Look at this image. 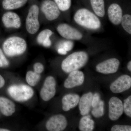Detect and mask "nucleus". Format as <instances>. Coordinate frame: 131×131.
<instances>
[{
  "instance_id": "4",
  "label": "nucleus",
  "mask_w": 131,
  "mask_h": 131,
  "mask_svg": "<svg viewBox=\"0 0 131 131\" xmlns=\"http://www.w3.org/2000/svg\"><path fill=\"white\" fill-rule=\"evenodd\" d=\"M2 48L5 55L10 57H13L24 54L27 49V43L23 38L13 36L4 41Z\"/></svg>"
},
{
  "instance_id": "19",
  "label": "nucleus",
  "mask_w": 131,
  "mask_h": 131,
  "mask_svg": "<svg viewBox=\"0 0 131 131\" xmlns=\"http://www.w3.org/2000/svg\"><path fill=\"white\" fill-rule=\"evenodd\" d=\"M80 96L77 94L66 95L62 99V108L64 112H68L77 106L79 103Z\"/></svg>"
},
{
  "instance_id": "33",
  "label": "nucleus",
  "mask_w": 131,
  "mask_h": 131,
  "mask_svg": "<svg viewBox=\"0 0 131 131\" xmlns=\"http://www.w3.org/2000/svg\"><path fill=\"white\" fill-rule=\"evenodd\" d=\"M57 52L59 54L62 55H66L67 53V52L62 48H58L57 49Z\"/></svg>"
},
{
  "instance_id": "36",
  "label": "nucleus",
  "mask_w": 131,
  "mask_h": 131,
  "mask_svg": "<svg viewBox=\"0 0 131 131\" xmlns=\"http://www.w3.org/2000/svg\"><path fill=\"white\" fill-rule=\"evenodd\" d=\"M10 130L6 128H0V131H9Z\"/></svg>"
},
{
  "instance_id": "34",
  "label": "nucleus",
  "mask_w": 131,
  "mask_h": 131,
  "mask_svg": "<svg viewBox=\"0 0 131 131\" xmlns=\"http://www.w3.org/2000/svg\"><path fill=\"white\" fill-rule=\"evenodd\" d=\"M5 81L4 78L0 74V89L2 88L5 86Z\"/></svg>"
},
{
  "instance_id": "15",
  "label": "nucleus",
  "mask_w": 131,
  "mask_h": 131,
  "mask_svg": "<svg viewBox=\"0 0 131 131\" xmlns=\"http://www.w3.org/2000/svg\"><path fill=\"white\" fill-rule=\"evenodd\" d=\"M2 20L6 28L19 29L21 27V22L20 17L14 12H6L3 15Z\"/></svg>"
},
{
  "instance_id": "17",
  "label": "nucleus",
  "mask_w": 131,
  "mask_h": 131,
  "mask_svg": "<svg viewBox=\"0 0 131 131\" xmlns=\"http://www.w3.org/2000/svg\"><path fill=\"white\" fill-rule=\"evenodd\" d=\"M93 95L91 92H89L84 94L80 98L78 104L80 114L81 115H87L90 112L92 107L91 103Z\"/></svg>"
},
{
  "instance_id": "35",
  "label": "nucleus",
  "mask_w": 131,
  "mask_h": 131,
  "mask_svg": "<svg viewBox=\"0 0 131 131\" xmlns=\"http://www.w3.org/2000/svg\"><path fill=\"white\" fill-rule=\"evenodd\" d=\"M127 68L128 70L130 71H131V61H129L127 64Z\"/></svg>"
},
{
  "instance_id": "32",
  "label": "nucleus",
  "mask_w": 131,
  "mask_h": 131,
  "mask_svg": "<svg viewBox=\"0 0 131 131\" xmlns=\"http://www.w3.org/2000/svg\"><path fill=\"white\" fill-rule=\"evenodd\" d=\"M100 101V94L96 93L93 95L91 103V106L92 107L94 108L96 107Z\"/></svg>"
},
{
  "instance_id": "28",
  "label": "nucleus",
  "mask_w": 131,
  "mask_h": 131,
  "mask_svg": "<svg viewBox=\"0 0 131 131\" xmlns=\"http://www.w3.org/2000/svg\"><path fill=\"white\" fill-rule=\"evenodd\" d=\"M123 104L124 112L126 115L131 117V96L130 95L125 100Z\"/></svg>"
},
{
  "instance_id": "9",
  "label": "nucleus",
  "mask_w": 131,
  "mask_h": 131,
  "mask_svg": "<svg viewBox=\"0 0 131 131\" xmlns=\"http://www.w3.org/2000/svg\"><path fill=\"white\" fill-rule=\"evenodd\" d=\"M124 10L119 3L114 2L110 4L106 9V15L108 20L114 25H120Z\"/></svg>"
},
{
  "instance_id": "24",
  "label": "nucleus",
  "mask_w": 131,
  "mask_h": 131,
  "mask_svg": "<svg viewBox=\"0 0 131 131\" xmlns=\"http://www.w3.org/2000/svg\"><path fill=\"white\" fill-rule=\"evenodd\" d=\"M41 78V74L32 71H29L26 74V79L28 85L34 87L37 85Z\"/></svg>"
},
{
  "instance_id": "29",
  "label": "nucleus",
  "mask_w": 131,
  "mask_h": 131,
  "mask_svg": "<svg viewBox=\"0 0 131 131\" xmlns=\"http://www.w3.org/2000/svg\"><path fill=\"white\" fill-rule=\"evenodd\" d=\"M111 131H131V126H130L126 125H115L111 128Z\"/></svg>"
},
{
  "instance_id": "27",
  "label": "nucleus",
  "mask_w": 131,
  "mask_h": 131,
  "mask_svg": "<svg viewBox=\"0 0 131 131\" xmlns=\"http://www.w3.org/2000/svg\"><path fill=\"white\" fill-rule=\"evenodd\" d=\"M74 46V41L68 39H64L59 42L58 48H63L66 51L69 52L73 49Z\"/></svg>"
},
{
  "instance_id": "21",
  "label": "nucleus",
  "mask_w": 131,
  "mask_h": 131,
  "mask_svg": "<svg viewBox=\"0 0 131 131\" xmlns=\"http://www.w3.org/2000/svg\"><path fill=\"white\" fill-rule=\"evenodd\" d=\"M27 2L28 0H3L2 7L6 10H15L23 7Z\"/></svg>"
},
{
  "instance_id": "10",
  "label": "nucleus",
  "mask_w": 131,
  "mask_h": 131,
  "mask_svg": "<svg viewBox=\"0 0 131 131\" xmlns=\"http://www.w3.org/2000/svg\"><path fill=\"white\" fill-rule=\"evenodd\" d=\"M120 64L118 59L112 58L98 63L96 66V70L97 72L105 74H113L117 72Z\"/></svg>"
},
{
  "instance_id": "11",
  "label": "nucleus",
  "mask_w": 131,
  "mask_h": 131,
  "mask_svg": "<svg viewBox=\"0 0 131 131\" xmlns=\"http://www.w3.org/2000/svg\"><path fill=\"white\" fill-rule=\"evenodd\" d=\"M68 122L63 115H55L51 117L46 124V127L49 131H62L66 128Z\"/></svg>"
},
{
  "instance_id": "30",
  "label": "nucleus",
  "mask_w": 131,
  "mask_h": 131,
  "mask_svg": "<svg viewBox=\"0 0 131 131\" xmlns=\"http://www.w3.org/2000/svg\"><path fill=\"white\" fill-rule=\"evenodd\" d=\"M34 71L37 74H41L44 70V66L40 62H37L33 66Z\"/></svg>"
},
{
  "instance_id": "37",
  "label": "nucleus",
  "mask_w": 131,
  "mask_h": 131,
  "mask_svg": "<svg viewBox=\"0 0 131 131\" xmlns=\"http://www.w3.org/2000/svg\"><path fill=\"white\" fill-rule=\"evenodd\" d=\"M4 68L3 66V64L2 63V62L1 60L0 59V68Z\"/></svg>"
},
{
  "instance_id": "13",
  "label": "nucleus",
  "mask_w": 131,
  "mask_h": 131,
  "mask_svg": "<svg viewBox=\"0 0 131 131\" xmlns=\"http://www.w3.org/2000/svg\"><path fill=\"white\" fill-rule=\"evenodd\" d=\"M131 87V78L128 75H122L110 85L111 91L114 93H119L128 90Z\"/></svg>"
},
{
  "instance_id": "16",
  "label": "nucleus",
  "mask_w": 131,
  "mask_h": 131,
  "mask_svg": "<svg viewBox=\"0 0 131 131\" xmlns=\"http://www.w3.org/2000/svg\"><path fill=\"white\" fill-rule=\"evenodd\" d=\"M91 10L94 13L98 16L101 20L105 18L106 15V8L104 0H89Z\"/></svg>"
},
{
  "instance_id": "2",
  "label": "nucleus",
  "mask_w": 131,
  "mask_h": 131,
  "mask_svg": "<svg viewBox=\"0 0 131 131\" xmlns=\"http://www.w3.org/2000/svg\"><path fill=\"white\" fill-rule=\"evenodd\" d=\"M56 30L59 35L64 39L82 42H95V40L88 34L74 26L66 23L59 24Z\"/></svg>"
},
{
  "instance_id": "22",
  "label": "nucleus",
  "mask_w": 131,
  "mask_h": 131,
  "mask_svg": "<svg viewBox=\"0 0 131 131\" xmlns=\"http://www.w3.org/2000/svg\"><path fill=\"white\" fill-rule=\"evenodd\" d=\"M95 122L90 115H85L82 117L79 122L80 131H92L94 128Z\"/></svg>"
},
{
  "instance_id": "6",
  "label": "nucleus",
  "mask_w": 131,
  "mask_h": 131,
  "mask_svg": "<svg viewBox=\"0 0 131 131\" xmlns=\"http://www.w3.org/2000/svg\"><path fill=\"white\" fill-rule=\"evenodd\" d=\"M39 13V8L36 5H32L28 10L26 19V28L27 32L31 35L37 33L40 28Z\"/></svg>"
},
{
  "instance_id": "3",
  "label": "nucleus",
  "mask_w": 131,
  "mask_h": 131,
  "mask_svg": "<svg viewBox=\"0 0 131 131\" xmlns=\"http://www.w3.org/2000/svg\"><path fill=\"white\" fill-rule=\"evenodd\" d=\"M89 59V55L86 52L83 51L74 52L63 60L61 69L67 73L79 70L86 65Z\"/></svg>"
},
{
  "instance_id": "12",
  "label": "nucleus",
  "mask_w": 131,
  "mask_h": 131,
  "mask_svg": "<svg viewBox=\"0 0 131 131\" xmlns=\"http://www.w3.org/2000/svg\"><path fill=\"white\" fill-rule=\"evenodd\" d=\"M119 98L113 96L108 102V117L110 120L115 121L119 119L124 113L123 104Z\"/></svg>"
},
{
  "instance_id": "23",
  "label": "nucleus",
  "mask_w": 131,
  "mask_h": 131,
  "mask_svg": "<svg viewBox=\"0 0 131 131\" xmlns=\"http://www.w3.org/2000/svg\"><path fill=\"white\" fill-rule=\"evenodd\" d=\"M120 25L123 30L129 35H131V14L130 12L124 11Z\"/></svg>"
},
{
  "instance_id": "25",
  "label": "nucleus",
  "mask_w": 131,
  "mask_h": 131,
  "mask_svg": "<svg viewBox=\"0 0 131 131\" xmlns=\"http://www.w3.org/2000/svg\"><path fill=\"white\" fill-rule=\"evenodd\" d=\"M61 13H68L72 5L71 0H54Z\"/></svg>"
},
{
  "instance_id": "8",
  "label": "nucleus",
  "mask_w": 131,
  "mask_h": 131,
  "mask_svg": "<svg viewBox=\"0 0 131 131\" xmlns=\"http://www.w3.org/2000/svg\"><path fill=\"white\" fill-rule=\"evenodd\" d=\"M56 93V81L53 77H47L44 82L40 91V98L43 101L47 102L52 99Z\"/></svg>"
},
{
  "instance_id": "7",
  "label": "nucleus",
  "mask_w": 131,
  "mask_h": 131,
  "mask_svg": "<svg viewBox=\"0 0 131 131\" xmlns=\"http://www.w3.org/2000/svg\"><path fill=\"white\" fill-rule=\"evenodd\" d=\"M41 10L45 17L49 21H54L61 16V12L54 1L44 0L42 2Z\"/></svg>"
},
{
  "instance_id": "1",
  "label": "nucleus",
  "mask_w": 131,
  "mask_h": 131,
  "mask_svg": "<svg viewBox=\"0 0 131 131\" xmlns=\"http://www.w3.org/2000/svg\"><path fill=\"white\" fill-rule=\"evenodd\" d=\"M73 21L74 26L88 33L98 32L103 30L101 20L88 8L77 9Z\"/></svg>"
},
{
  "instance_id": "5",
  "label": "nucleus",
  "mask_w": 131,
  "mask_h": 131,
  "mask_svg": "<svg viewBox=\"0 0 131 131\" xmlns=\"http://www.w3.org/2000/svg\"><path fill=\"white\" fill-rule=\"evenodd\" d=\"M8 93L14 100L18 102H25L30 100L34 91L30 86L25 84H13L8 87Z\"/></svg>"
},
{
  "instance_id": "20",
  "label": "nucleus",
  "mask_w": 131,
  "mask_h": 131,
  "mask_svg": "<svg viewBox=\"0 0 131 131\" xmlns=\"http://www.w3.org/2000/svg\"><path fill=\"white\" fill-rule=\"evenodd\" d=\"M54 32L50 29H45L40 32L37 38V42L39 44L46 48L50 47L52 45L51 37Z\"/></svg>"
},
{
  "instance_id": "26",
  "label": "nucleus",
  "mask_w": 131,
  "mask_h": 131,
  "mask_svg": "<svg viewBox=\"0 0 131 131\" xmlns=\"http://www.w3.org/2000/svg\"><path fill=\"white\" fill-rule=\"evenodd\" d=\"M104 102L101 100L98 105L94 107L92 110L91 113L94 117L99 118L103 116L104 114Z\"/></svg>"
},
{
  "instance_id": "31",
  "label": "nucleus",
  "mask_w": 131,
  "mask_h": 131,
  "mask_svg": "<svg viewBox=\"0 0 131 131\" xmlns=\"http://www.w3.org/2000/svg\"><path fill=\"white\" fill-rule=\"evenodd\" d=\"M0 59L2 62L4 68H6L9 66V61L6 57L3 51L1 48H0Z\"/></svg>"
},
{
  "instance_id": "14",
  "label": "nucleus",
  "mask_w": 131,
  "mask_h": 131,
  "mask_svg": "<svg viewBox=\"0 0 131 131\" xmlns=\"http://www.w3.org/2000/svg\"><path fill=\"white\" fill-rule=\"evenodd\" d=\"M69 73L64 83V86L66 88L72 89L83 84L84 75L82 71L75 70Z\"/></svg>"
},
{
  "instance_id": "18",
  "label": "nucleus",
  "mask_w": 131,
  "mask_h": 131,
  "mask_svg": "<svg viewBox=\"0 0 131 131\" xmlns=\"http://www.w3.org/2000/svg\"><path fill=\"white\" fill-rule=\"evenodd\" d=\"M15 105L8 98L0 96V111L6 117H10L15 113Z\"/></svg>"
}]
</instances>
